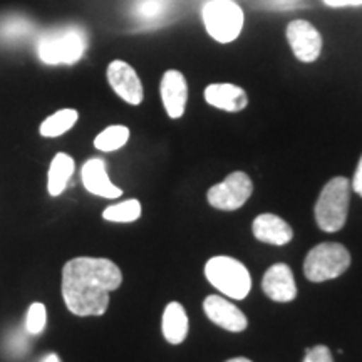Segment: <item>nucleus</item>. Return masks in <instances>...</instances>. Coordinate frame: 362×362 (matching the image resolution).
Wrapping results in <instances>:
<instances>
[{"mask_svg": "<svg viewBox=\"0 0 362 362\" xmlns=\"http://www.w3.org/2000/svg\"><path fill=\"white\" fill-rule=\"evenodd\" d=\"M121 282L123 274L110 259L76 257L62 269V298L74 315H103L110 305V293Z\"/></svg>", "mask_w": 362, "mask_h": 362, "instance_id": "nucleus-1", "label": "nucleus"}, {"mask_svg": "<svg viewBox=\"0 0 362 362\" xmlns=\"http://www.w3.org/2000/svg\"><path fill=\"white\" fill-rule=\"evenodd\" d=\"M88 35L79 25H62L44 30L35 40V52L47 66H71L84 56Z\"/></svg>", "mask_w": 362, "mask_h": 362, "instance_id": "nucleus-2", "label": "nucleus"}, {"mask_svg": "<svg viewBox=\"0 0 362 362\" xmlns=\"http://www.w3.org/2000/svg\"><path fill=\"white\" fill-rule=\"evenodd\" d=\"M351 202V181L344 176H336L320 192L315 203V221L320 230L339 232L347 220Z\"/></svg>", "mask_w": 362, "mask_h": 362, "instance_id": "nucleus-3", "label": "nucleus"}, {"mask_svg": "<svg viewBox=\"0 0 362 362\" xmlns=\"http://www.w3.org/2000/svg\"><path fill=\"white\" fill-rule=\"evenodd\" d=\"M205 277L225 297L242 300L250 293V272L242 262L232 257H211L205 265Z\"/></svg>", "mask_w": 362, "mask_h": 362, "instance_id": "nucleus-4", "label": "nucleus"}, {"mask_svg": "<svg viewBox=\"0 0 362 362\" xmlns=\"http://www.w3.org/2000/svg\"><path fill=\"white\" fill-rule=\"evenodd\" d=\"M351 265V253L341 243L325 242L312 248L304 262V274L310 282L337 279Z\"/></svg>", "mask_w": 362, "mask_h": 362, "instance_id": "nucleus-5", "label": "nucleus"}, {"mask_svg": "<svg viewBox=\"0 0 362 362\" xmlns=\"http://www.w3.org/2000/svg\"><path fill=\"white\" fill-rule=\"evenodd\" d=\"M202 17L208 34L221 44L232 42L242 33L243 11L233 0H208Z\"/></svg>", "mask_w": 362, "mask_h": 362, "instance_id": "nucleus-6", "label": "nucleus"}, {"mask_svg": "<svg viewBox=\"0 0 362 362\" xmlns=\"http://www.w3.org/2000/svg\"><path fill=\"white\" fill-rule=\"evenodd\" d=\"M253 183L245 173L235 171L228 175L221 183L208 189V203L218 210L232 211L242 208L252 197Z\"/></svg>", "mask_w": 362, "mask_h": 362, "instance_id": "nucleus-7", "label": "nucleus"}, {"mask_svg": "<svg viewBox=\"0 0 362 362\" xmlns=\"http://www.w3.org/2000/svg\"><path fill=\"white\" fill-rule=\"evenodd\" d=\"M287 40L302 62H314L322 51V35L307 21H292L287 25Z\"/></svg>", "mask_w": 362, "mask_h": 362, "instance_id": "nucleus-8", "label": "nucleus"}, {"mask_svg": "<svg viewBox=\"0 0 362 362\" xmlns=\"http://www.w3.org/2000/svg\"><path fill=\"white\" fill-rule=\"evenodd\" d=\"M107 81L112 90L131 106L143 103L144 90L136 71L124 61H112L107 66Z\"/></svg>", "mask_w": 362, "mask_h": 362, "instance_id": "nucleus-9", "label": "nucleus"}, {"mask_svg": "<svg viewBox=\"0 0 362 362\" xmlns=\"http://www.w3.org/2000/svg\"><path fill=\"white\" fill-rule=\"evenodd\" d=\"M203 310L211 322L230 332H242L248 325L245 314L228 298L220 296H208L203 302Z\"/></svg>", "mask_w": 362, "mask_h": 362, "instance_id": "nucleus-10", "label": "nucleus"}, {"mask_svg": "<svg viewBox=\"0 0 362 362\" xmlns=\"http://www.w3.org/2000/svg\"><path fill=\"white\" fill-rule=\"evenodd\" d=\"M160 93L163 106L171 119H178L185 115L188 101V84L180 71L170 69L163 74Z\"/></svg>", "mask_w": 362, "mask_h": 362, "instance_id": "nucleus-11", "label": "nucleus"}, {"mask_svg": "<svg viewBox=\"0 0 362 362\" xmlns=\"http://www.w3.org/2000/svg\"><path fill=\"white\" fill-rule=\"evenodd\" d=\"M265 296L275 302H292L297 296V285L292 269L285 264H275L265 272L262 280Z\"/></svg>", "mask_w": 362, "mask_h": 362, "instance_id": "nucleus-12", "label": "nucleus"}, {"mask_svg": "<svg viewBox=\"0 0 362 362\" xmlns=\"http://www.w3.org/2000/svg\"><path fill=\"white\" fill-rule=\"evenodd\" d=\"M81 180H83L84 188L96 197L112 200V198H119L123 194L121 188L111 183L106 171V163L101 158H90L84 163L83 170H81Z\"/></svg>", "mask_w": 362, "mask_h": 362, "instance_id": "nucleus-13", "label": "nucleus"}, {"mask_svg": "<svg viewBox=\"0 0 362 362\" xmlns=\"http://www.w3.org/2000/svg\"><path fill=\"white\" fill-rule=\"evenodd\" d=\"M253 235L260 242L269 243V245H287L293 238V230L287 221L277 215L264 214L253 220L252 225Z\"/></svg>", "mask_w": 362, "mask_h": 362, "instance_id": "nucleus-14", "label": "nucleus"}, {"mask_svg": "<svg viewBox=\"0 0 362 362\" xmlns=\"http://www.w3.org/2000/svg\"><path fill=\"white\" fill-rule=\"evenodd\" d=\"M205 101L221 111L238 112L245 110L248 98L245 89L230 83H220L208 86L205 89Z\"/></svg>", "mask_w": 362, "mask_h": 362, "instance_id": "nucleus-15", "label": "nucleus"}, {"mask_svg": "<svg viewBox=\"0 0 362 362\" xmlns=\"http://www.w3.org/2000/svg\"><path fill=\"white\" fill-rule=\"evenodd\" d=\"M188 315L180 302H170L163 310L161 330L170 344H181L188 336Z\"/></svg>", "mask_w": 362, "mask_h": 362, "instance_id": "nucleus-16", "label": "nucleus"}, {"mask_svg": "<svg viewBox=\"0 0 362 362\" xmlns=\"http://www.w3.org/2000/svg\"><path fill=\"white\" fill-rule=\"evenodd\" d=\"M76 163L67 153H57L52 158L47 173V192L51 197H59L64 193L69 180L74 175Z\"/></svg>", "mask_w": 362, "mask_h": 362, "instance_id": "nucleus-17", "label": "nucleus"}, {"mask_svg": "<svg viewBox=\"0 0 362 362\" xmlns=\"http://www.w3.org/2000/svg\"><path fill=\"white\" fill-rule=\"evenodd\" d=\"M35 25L29 17L21 13H8L0 17V42L2 44H19L24 42L34 34Z\"/></svg>", "mask_w": 362, "mask_h": 362, "instance_id": "nucleus-18", "label": "nucleus"}, {"mask_svg": "<svg viewBox=\"0 0 362 362\" xmlns=\"http://www.w3.org/2000/svg\"><path fill=\"white\" fill-rule=\"evenodd\" d=\"M78 117V111L66 107V110H61L54 112L52 116H49L47 119L40 124L39 133L42 134L44 138H57V136L67 133V131L76 124Z\"/></svg>", "mask_w": 362, "mask_h": 362, "instance_id": "nucleus-19", "label": "nucleus"}, {"mask_svg": "<svg viewBox=\"0 0 362 362\" xmlns=\"http://www.w3.org/2000/svg\"><path fill=\"white\" fill-rule=\"evenodd\" d=\"M129 139V129L123 124H115L101 131L94 139V146H96L99 151L111 153L117 151L119 148H123Z\"/></svg>", "mask_w": 362, "mask_h": 362, "instance_id": "nucleus-20", "label": "nucleus"}, {"mask_svg": "<svg viewBox=\"0 0 362 362\" xmlns=\"http://www.w3.org/2000/svg\"><path fill=\"white\" fill-rule=\"evenodd\" d=\"M141 216V203L138 200H126L107 206L103 211V218L115 223H131Z\"/></svg>", "mask_w": 362, "mask_h": 362, "instance_id": "nucleus-21", "label": "nucleus"}, {"mask_svg": "<svg viewBox=\"0 0 362 362\" xmlns=\"http://www.w3.org/2000/svg\"><path fill=\"white\" fill-rule=\"evenodd\" d=\"M45 324H47V310H45V305L40 304V302H34L29 307V310H27L25 330L30 336H39V334L44 332Z\"/></svg>", "mask_w": 362, "mask_h": 362, "instance_id": "nucleus-22", "label": "nucleus"}, {"mask_svg": "<svg viewBox=\"0 0 362 362\" xmlns=\"http://www.w3.org/2000/svg\"><path fill=\"white\" fill-rule=\"evenodd\" d=\"M166 8V4L163 0H139L136 4V16L141 21L153 22L158 17L163 16V11Z\"/></svg>", "mask_w": 362, "mask_h": 362, "instance_id": "nucleus-23", "label": "nucleus"}, {"mask_svg": "<svg viewBox=\"0 0 362 362\" xmlns=\"http://www.w3.org/2000/svg\"><path fill=\"white\" fill-rule=\"evenodd\" d=\"M304 362H334L332 354H330L329 347L315 346L312 349H307Z\"/></svg>", "mask_w": 362, "mask_h": 362, "instance_id": "nucleus-24", "label": "nucleus"}, {"mask_svg": "<svg viewBox=\"0 0 362 362\" xmlns=\"http://www.w3.org/2000/svg\"><path fill=\"white\" fill-rule=\"evenodd\" d=\"M322 2L329 7H359V6H362V0H322Z\"/></svg>", "mask_w": 362, "mask_h": 362, "instance_id": "nucleus-25", "label": "nucleus"}, {"mask_svg": "<svg viewBox=\"0 0 362 362\" xmlns=\"http://www.w3.org/2000/svg\"><path fill=\"white\" fill-rule=\"evenodd\" d=\"M352 189L362 197V156L359 160V165H357L356 173H354V180H352Z\"/></svg>", "mask_w": 362, "mask_h": 362, "instance_id": "nucleus-26", "label": "nucleus"}, {"mask_svg": "<svg viewBox=\"0 0 362 362\" xmlns=\"http://www.w3.org/2000/svg\"><path fill=\"white\" fill-rule=\"evenodd\" d=\"M40 362H61V359H59V356L57 354H54V352H51V354H47L44 357L42 361Z\"/></svg>", "mask_w": 362, "mask_h": 362, "instance_id": "nucleus-27", "label": "nucleus"}, {"mask_svg": "<svg viewBox=\"0 0 362 362\" xmlns=\"http://www.w3.org/2000/svg\"><path fill=\"white\" fill-rule=\"evenodd\" d=\"M226 362H252V361L247 359V357H235V359H230Z\"/></svg>", "mask_w": 362, "mask_h": 362, "instance_id": "nucleus-28", "label": "nucleus"}]
</instances>
